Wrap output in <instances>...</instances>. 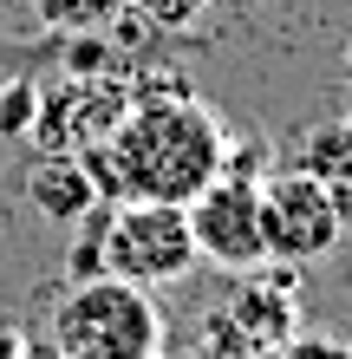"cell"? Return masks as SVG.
<instances>
[{
	"instance_id": "cell-4",
	"label": "cell",
	"mask_w": 352,
	"mask_h": 359,
	"mask_svg": "<svg viewBox=\"0 0 352 359\" xmlns=\"http://www.w3.org/2000/svg\"><path fill=\"white\" fill-rule=\"evenodd\" d=\"M190 216V242H196V262H209L222 274H248L267 262V236H261V177H241V170H222L209 189H196L183 203Z\"/></svg>"
},
{
	"instance_id": "cell-14",
	"label": "cell",
	"mask_w": 352,
	"mask_h": 359,
	"mask_svg": "<svg viewBox=\"0 0 352 359\" xmlns=\"http://www.w3.org/2000/svg\"><path fill=\"white\" fill-rule=\"evenodd\" d=\"M0 359H33V353H27V333H20V327H0Z\"/></svg>"
},
{
	"instance_id": "cell-12",
	"label": "cell",
	"mask_w": 352,
	"mask_h": 359,
	"mask_svg": "<svg viewBox=\"0 0 352 359\" xmlns=\"http://www.w3.org/2000/svg\"><path fill=\"white\" fill-rule=\"evenodd\" d=\"M294 359H352V346L346 340H326V333H294Z\"/></svg>"
},
{
	"instance_id": "cell-6",
	"label": "cell",
	"mask_w": 352,
	"mask_h": 359,
	"mask_svg": "<svg viewBox=\"0 0 352 359\" xmlns=\"http://www.w3.org/2000/svg\"><path fill=\"white\" fill-rule=\"evenodd\" d=\"M216 307L229 313V327L248 340V353L255 346H287L300 333V281H294L287 262H261V268L235 274L229 301H216Z\"/></svg>"
},
{
	"instance_id": "cell-16",
	"label": "cell",
	"mask_w": 352,
	"mask_h": 359,
	"mask_svg": "<svg viewBox=\"0 0 352 359\" xmlns=\"http://www.w3.org/2000/svg\"><path fill=\"white\" fill-rule=\"evenodd\" d=\"M339 72H346V92H352V46H346V66H339Z\"/></svg>"
},
{
	"instance_id": "cell-5",
	"label": "cell",
	"mask_w": 352,
	"mask_h": 359,
	"mask_svg": "<svg viewBox=\"0 0 352 359\" xmlns=\"http://www.w3.org/2000/svg\"><path fill=\"white\" fill-rule=\"evenodd\" d=\"M261 236H267V262H287V268L326 262L346 242L339 209H333V189L314 183L307 170L261 177Z\"/></svg>"
},
{
	"instance_id": "cell-10",
	"label": "cell",
	"mask_w": 352,
	"mask_h": 359,
	"mask_svg": "<svg viewBox=\"0 0 352 359\" xmlns=\"http://www.w3.org/2000/svg\"><path fill=\"white\" fill-rule=\"evenodd\" d=\"M39 124V92L33 86H7L0 92V144H20Z\"/></svg>"
},
{
	"instance_id": "cell-9",
	"label": "cell",
	"mask_w": 352,
	"mask_h": 359,
	"mask_svg": "<svg viewBox=\"0 0 352 359\" xmlns=\"http://www.w3.org/2000/svg\"><path fill=\"white\" fill-rule=\"evenodd\" d=\"M124 7H131V0H33L39 27L59 33V39H72V33H105Z\"/></svg>"
},
{
	"instance_id": "cell-17",
	"label": "cell",
	"mask_w": 352,
	"mask_h": 359,
	"mask_svg": "<svg viewBox=\"0 0 352 359\" xmlns=\"http://www.w3.org/2000/svg\"><path fill=\"white\" fill-rule=\"evenodd\" d=\"M241 7H261V0H241Z\"/></svg>"
},
{
	"instance_id": "cell-11",
	"label": "cell",
	"mask_w": 352,
	"mask_h": 359,
	"mask_svg": "<svg viewBox=\"0 0 352 359\" xmlns=\"http://www.w3.org/2000/svg\"><path fill=\"white\" fill-rule=\"evenodd\" d=\"M131 7L150 20V27H163V33H183V27H196L216 0H131Z\"/></svg>"
},
{
	"instance_id": "cell-13",
	"label": "cell",
	"mask_w": 352,
	"mask_h": 359,
	"mask_svg": "<svg viewBox=\"0 0 352 359\" xmlns=\"http://www.w3.org/2000/svg\"><path fill=\"white\" fill-rule=\"evenodd\" d=\"M326 189H333V209H339V229L352 236V177H346V183H326Z\"/></svg>"
},
{
	"instance_id": "cell-1",
	"label": "cell",
	"mask_w": 352,
	"mask_h": 359,
	"mask_svg": "<svg viewBox=\"0 0 352 359\" xmlns=\"http://www.w3.org/2000/svg\"><path fill=\"white\" fill-rule=\"evenodd\" d=\"M105 157L118 170V196L190 203L229 163V131L183 79L157 92H131L105 131Z\"/></svg>"
},
{
	"instance_id": "cell-3",
	"label": "cell",
	"mask_w": 352,
	"mask_h": 359,
	"mask_svg": "<svg viewBox=\"0 0 352 359\" xmlns=\"http://www.w3.org/2000/svg\"><path fill=\"white\" fill-rule=\"evenodd\" d=\"M52 359H157L163 353V313L150 287H131L118 274L72 281L52 307Z\"/></svg>"
},
{
	"instance_id": "cell-15",
	"label": "cell",
	"mask_w": 352,
	"mask_h": 359,
	"mask_svg": "<svg viewBox=\"0 0 352 359\" xmlns=\"http://www.w3.org/2000/svg\"><path fill=\"white\" fill-rule=\"evenodd\" d=\"M248 359H294V346H255Z\"/></svg>"
},
{
	"instance_id": "cell-8",
	"label": "cell",
	"mask_w": 352,
	"mask_h": 359,
	"mask_svg": "<svg viewBox=\"0 0 352 359\" xmlns=\"http://www.w3.org/2000/svg\"><path fill=\"white\" fill-rule=\"evenodd\" d=\"M294 170H307L314 183H346L352 177V118H333V124H314L300 137V157Z\"/></svg>"
},
{
	"instance_id": "cell-18",
	"label": "cell",
	"mask_w": 352,
	"mask_h": 359,
	"mask_svg": "<svg viewBox=\"0 0 352 359\" xmlns=\"http://www.w3.org/2000/svg\"><path fill=\"white\" fill-rule=\"evenodd\" d=\"M157 359H163V353H157Z\"/></svg>"
},
{
	"instance_id": "cell-2",
	"label": "cell",
	"mask_w": 352,
	"mask_h": 359,
	"mask_svg": "<svg viewBox=\"0 0 352 359\" xmlns=\"http://www.w3.org/2000/svg\"><path fill=\"white\" fill-rule=\"evenodd\" d=\"M190 268H196V242H190L183 203L118 196L72 222V281L118 274L131 287H170Z\"/></svg>"
},
{
	"instance_id": "cell-7",
	"label": "cell",
	"mask_w": 352,
	"mask_h": 359,
	"mask_svg": "<svg viewBox=\"0 0 352 359\" xmlns=\"http://www.w3.org/2000/svg\"><path fill=\"white\" fill-rule=\"evenodd\" d=\"M27 196H33L39 216L59 222V229H72L78 216L98 209V189L85 177V163H78V151H46V157L33 163V177H27Z\"/></svg>"
}]
</instances>
